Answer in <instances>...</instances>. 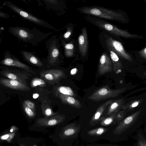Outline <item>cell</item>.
Listing matches in <instances>:
<instances>
[{
  "label": "cell",
  "mask_w": 146,
  "mask_h": 146,
  "mask_svg": "<svg viewBox=\"0 0 146 146\" xmlns=\"http://www.w3.org/2000/svg\"><path fill=\"white\" fill-rule=\"evenodd\" d=\"M8 31L19 40L33 46H37L53 33L52 31L44 33L35 28L31 29L19 26L9 27Z\"/></svg>",
  "instance_id": "6da1fadb"
},
{
  "label": "cell",
  "mask_w": 146,
  "mask_h": 146,
  "mask_svg": "<svg viewBox=\"0 0 146 146\" xmlns=\"http://www.w3.org/2000/svg\"><path fill=\"white\" fill-rule=\"evenodd\" d=\"M77 10L81 13L106 19L123 23L126 21L124 15L119 11L98 6H84Z\"/></svg>",
  "instance_id": "7a4b0ae2"
},
{
  "label": "cell",
  "mask_w": 146,
  "mask_h": 146,
  "mask_svg": "<svg viewBox=\"0 0 146 146\" xmlns=\"http://www.w3.org/2000/svg\"><path fill=\"white\" fill-rule=\"evenodd\" d=\"M86 18L88 21L99 28L115 36L126 38H141L142 37L141 36L131 34L128 31L119 29L100 19L91 17H88Z\"/></svg>",
  "instance_id": "3957f363"
},
{
  "label": "cell",
  "mask_w": 146,
  "mask_h": 146,
  "mask_svg": "<svg viewBox=\"0 0 146 146\" xmlns=\"http://www.w3.org/2000/svg\"><path fill=\"white\" fill-rule=\"evenodd\" d=\"M59 42V39H58L56 35H54L46 42V48L48 54L46 61L50 66H56L59 64L62 58Z\"/></svg>",
  "instance_id": "277c9868"
},
{
  "label": "cell",
  "mask_w": 146,
  "mask_h": 146,
  "mask_svg": "<svg viewBox=\"0 0 146 146\" xmlns=\"http://www.w3.org/2000/svg\"><path fill=\"white\" fill-rule=\"evenodd\" d=\"M5 4L11 10L23 19L38 25L55 30L54 27L46 21L29 13L11 2L6 1Z\"/></svg>",
  "instance_id": "5b68a950"
},
{
  "label": "cell",
  "mask_w": 146,
  "mask_h": 146,
  "mask_svg": "<svg viewBox=\"0 0 146 146\" xmlns=\"http://www.w3.org/2000/svg\"><path fill=\"white\" fill-rule=\"evenodd\" d=\"M126 89V88H123L112 90L108 86H105L96 91L88 97V98L92 100L98 101L114 98L123 93L125 91Z\"/></svg>",
  "instance_id": "8992f818"
},
{
  "label": "cell",
  "mask_w": 146,
  "mask_h": 146,
  "mask_svg": "<svg viewBox=\"0 0 146 146\" xmlns=\"http://www.w3.org/2000/svg\"><path fill=\"white\" fill-rule=\"evenodd\" d=\"M0 63L4 65L19 68L28 72L35 74L30 67L20 61L8 50L4 53L3 58L0 62Z\"/></svg>",
  "instance_id": "52a82bcc"
},
{
  "label": "cell",
  "mask_w": 146,
  "mask_h": 146,
  "mask_svg": "<svg viewBox=\"0 0 146 146\" xmlns=\"http://www.w3.org/2000/svg\"><path fill=\"white\" fill-rule=\"evenodd\" d=\"M41 78L50 84L57 83L66 76L64 71L58 69H51L44 70L40 73Z\"/></svg>",
  "instance_id": "ba28073f"
},
{
  "label": "cell",
  "mask_w": 146,
  "mask_h": 146,
  "mask_svg": "<svg viewBox=\"0 0 146 146\" xmlns=\"http://www.w3.org/2000/svg\"><path fill=\"white\" fill-rule=\"evenodd\" d=\"M106 45L110 47L118 56L129 61H133L131 56L126 52L120 42L108 36L106 37Z\"/></svg>",
  "instance_id": "9c48e42d"
},
{
  "label": "cell",
  "mask_w": 146,
  "mask_h": 146,
  "mask_svg": "<svg viewBox=\"0 0 146 146\" xmlns=\"http://www.w3.org/2000/svg\"><path fill=\"white\" fill-rule=\"evenodd\" d=\"M141 111L140 110L136 111L120 122L114 129L113 134L120 135L127 129L136 121Z\"/></svg>",
  "instance_id": "30bf717a"
},
{
  "label": "cell",
  "mask_w": 146,
  "mask_h": 146,
  "mask_svg": "<svg viewBox=\"0 0 146 146\" xmlns=\"http://www.w3.org/2000/svg\"><path fill=\"white\" fill-rule=\"evenodd\" d=\"M65 116L62 114H57L50 117L38 118L36 124L38 126H49L56 125L63 121Z\"/></svg>",
  "instance_id": "8fae6325"
},
{
  "label": "cell",
  "mask_w": 146,
  "mask_h": 146,
  "mask_svg": "<svg viewBox=\"0 0 146 146\" xmlns=\"http://www.w3.org/2000/svg\"><path fill=\"white\" fill-rule=\"evenodd\" d=\"M1 74L9 79L19 81L27 84V80L29 79L28 76L19 70L6 68L1 72Z\"/></svg>",
  "instance_id": "7c38bea8"
},
{
  "label": "cell",
  "mask_w": 146,
  "mask_h": 146,
  "mask_svg": "<svg viewBox=\"0 0 146 146\" xmlns=\"http://www.w3.org/2000/svg\"><path fill=\"white\" fill-rule=\"evenodd\" d=\"M113 64L111 59L106 53L101 56L98 68V72L100 75L104 74L111 71L113 70Z\"/></svg>",
  "instance_id": "4fadbf2b"
},
{
  "label": "cell",
  "mask_w": 146,
  "mask_h": 146,
  "mask_svg": "<svg viewBox=\"0 0 146 146\" xmlns=\"http://www.w3.org/2000/svg\"><path fill=\"white\" fill-rule=\"evenodd\" d=\"M0 83L3 86L17 90L28 91L31 90L27 85L16 80L2 78L0 79Z\"/></svg>",
  "instance_id": "5bb4252c"
},
{
  "label": "cell",
  "mask_w": 146,
  "mask_h": 146,
  "mask_svg": "<svg viewBox=\"0 0 146 146\" xmlns=\"http://www.w3.org/2000/svg\"><path fill=\"white\" fill-rule=\"evenodd\" d=\"M80 129V126L74 123L70 124L64 128L61 132V137L65 139L74 138L78 135Z\"/></svg>",
  "instance_id": "9a60e30c"
},
{
  "label": "cell",
  "mask_w": 146,
  "mask_h": 146,
  "mask_svg": "<svg viewBox=\"0 0 146 146\" xmlns=\"http://www.w3.org/2000/svg\"><path fill=\"white\" fill-rule=\"evenodd\" d=\"M20 53L23 59L30 64L38 67H41L43 66L42 62L35 54V52L22 50Z\"/></svg>",
  "instance_id": "2e32d148"
},
{
  "label": "cell",
  "mask_w": 146,
  "mask_h": 146,
  "mask_svg": "<svg viewBox=\"0 0 146 146\" xmlns=\"http://www.w3.org/2000/svg\"><path fill=\"white\" fill-rule=\"evenodd\" d=\"M112 100H109L103 103L98 108L90 120L89 124L90 125L94 126L98 123L103 117L102 116L106 107L110 105Z\"/></svg>",
  "instance_id": "e0dca14e"
},
{
  "label": "cell",
  "mask_w": 146,
  "mask_h": 146,
  "mask_svg": "<svg viewBox=\"0 0 146 146\" xmlns=\"http://www.w3.org/2000/svg\"><path fill=\"white\" fill-rule=\"evenodd\" d=\"M78 42L80 52L82 56H85L88 49V36L86 28L82 30V33L78 38Z\"/></svg>",
  "instance_id": "ac0fdd59"
},
{
  "label": "cell",
  "mask_w": 146,
  "mask_h": 146,
  "mask_svg": "<svg viewBox=\"0 0 146 146\" xmlns=\"http://www.w3.org/2000/svg\"><path fill=\"white\" fill-rule=\"evenodd\" d=\"M107 46L112 61L113 70L116 74L121 72L123 69L122 62L118 55L110 47Z\"/></svg>",
  "instance_id": "d6986e66"
},
{
  "label": "cell",
  "mask_w": 146,
  "mask_h": 146,
  "mask_svg": "<svg viewBox=\"0 0 146 146\" xmlns=\"http://www.w3.org/2000/svg\"><path fill=\"white\" fill-rule=\"evenodd\" d=\"M125 103V101L123 98L112 100L110 104L106 115L109 116L116 114L120 110L122 109Z\"/></svg>",
  "instance_id": "ffe728a7"
},
{
  "label": "cell",
  "mask_w": 146,
  "mask_h": 146,
  "mask_svg": "<svg viewBox=\"0 0 146 146\" xmlns=\"http://www.w3.org/2000/svg\"><path fill=\"white\" fill-rule=\"evenodd\" d=\"M58 95L61 102L65 104L78 109L82 107L80 102L72 96L60 94H58Z\"/></svg>",
  "instance_id": "44dd1931"
},
{
  "label": "cell",
  "mask_w": 146,
  "mask_h": 146,
  "mask_svg": "<svg viewBox=\"0 0 146 146\" xmlns=\"http://www.w3.org/2000/svg\"><path fill=\"white\" fill-rule=\"evenodd\" d=\"M22 107L24 111L29 117L32 118L35 117V106L33 102L29 100H25L23 103Z\"/></svg>",
  "instance_id": "7402d4cb"
},
{
  "label": "cell",
  "mask_w": 146,
  "mask_h": 146,
  "mask_svg": "<svg viewBox=\"0 0 146 146\" xmlns=\"http://www.w3.org/2000/svg\"><path fill=\"white\" fill-rule=\"evenodd\" d=\"M41 107L42 113L45 117H50L58 114L53 111L52 108L44 100L42 102Z\"/></svg>",
  "instance_id": "603a6c76"
},
{
  "label": "cell",
  "mask_w": 146,
  "mask_h": 146,
  "mask_svg": "<svg viewBox=\"0 0 146 146\" xmlns=\"http://www.w3.org/2000/svg\"><path fill=\"white\" fill-rule=\"evenodd\" d=\"M61 45L64 49V54L67 57H70L74 55V46L73 44L71 43L66 44L63 40H60Z\"/></svg>",
  "instance_id": "cb8c5ba5"
},
{
  "label": "cell",
  "mask_w": 146,
  "mask_h": 146,
  "mask_svg": "<svg viewBox=\"0 0 146 146\" xmlns=\"http://www.w3.org/2000/svg\"><path fill=\"white\" fill-rule=\"evenodd\" d=\"M142 101L143 100H132L124 104L122 107V109L127 111H132L139 106Z\"/></svg>",
  "instance_id": "d4e9b609"
},
{
  "label": "cell",
  "mask_w": 146,
  "mask_h": 146,
  "mask_svg": "<svg viewBox=\"0 0 146 146\" xmlns=\"http://www.w3.org/2000/svg\"><path fill=\"white\" fill-rule=\"evenodd\" d=\"M58 94L71 96L76 97V96L72 89L68 86H60L57 88Z\"/></svg>",
  "instance_id": "484cf974"
},
{
  "label": "cell",
  "mask_w": 146,
  "mask_h": 146,
  "mask_svg": "<svg viewBox=\"0 0 146 146\" xmlns=\"http://www.w3.org/2000/svg\"><path fill=\"white\" fill-rule=\"evenodd\" d=\"M46 84V83L44 80L37 78H33L31 83V86L32 88L37 87H44L45 86Z\"/></svg>",
  "instance_id": "4316f807"
},
{
  "label": "cell",
  "mask_w": 146,
  "mask_h": 146,
  "mask_svg": "<svg viewBox=\"0 0 146 146\" xmlns=\"http://www.w3.org/2000/svg\"><path fill=\"white\" fill-rule=\"evenodd\" d=\"M108 130V129L104 127H98L89 131L87 133L90 136H99L105 133Z\"/></svg>",
  "instance_id": "83f0119b"
},
{
  "label": "cell",
  "mask_w": 146,
  "mask_h": 146,
  "mask_svg": "<svg viewBox=\"0 0 146 146\" xmlns=\"http://www.w3.org/2000/svg\"><path fill=\"white\" fill-rule=\"evenodd\" d=\"M116 114H115L103 118L101 121L100 125L104 126H108L114 121Z\"/></svg>",
  "instance_id": "f1b7e54d"
},
{
  "label": "cell",
  "mask_w": 146,
  "mask_h": 146,
  "mask_svg": "<svg viewBox=\"0 0 146 146\" xmlns=\"http://www.w3.org/2000/svg\"><path fill=\"white\" fill-rule=\"evenodd\" d=\"M127 111L123 110L116 113L114 122L115 123L122 120L125 117Z\"/></svg>",
  "instance_id": "f546056e"
},
{
  "label": "cell",
  "mask_w": 146,
  "mask_h": 146,
  "mask_svg": "<svg viewBox=\"0 0 146 146\" xmlns=\"http://www.w3.org/2000/svg\"><path fill=\"white\" fill-rule=\"evenodd\" d=\"M15 135V132L9 133L2 135L1 136L0 138L2 140H5L8 142H10Z\"/></svg>",
  "instance_id": "4dcf8cb0"
},
{
  "label": "cell",
  "mask_w": 146,
  "mask_h": 146,
  "mask_svg": "<svg viewBox=\"0 0 146 146\" xmlns=\"http://www.w3.org/2000/svg\"><path fill=\"white\" fill-rule=\"evenodd\" d=\"M138 146H146V141L144 138L140 135L138 140Z\"/></svg>",
  "instance_id": "1f68e13d"
},
{
  "label": "cell",
  "mask_w": 146,
  "mask_h": 146,
  "mask_svg": "<svg viewBox=\"0 0 146 146\" xmlns=\"http://www.w3.org/2000/svg\"><path fill=\"white\" fill-rule=\"evenodd\" d=\"M138 53L141 57L146 59V46L143 48L139 51Z\"/></svg>",
  "instance_id": "d6a6232c"
},
{
  "label": "cell",
  "mask_w": 146,
  "mask_h": 146,
  "mask_svg": "<svg viewBox=\"0 0 146 146\" xmlns=\"http://www.w3.org/2000/svg\"><path fill=\"white\" fill-rule=\"evenodd\" d=\"M0 17L2 18H8L10 17V16L7 14L0 11Z\"/></svg>",
  "instance_id": "836d02e7"
},
{
  "label": "cell",
  "mask_w": 146,
  "mask_h": 146,
  "mask_svg": "<svg viewBox=\"0 0 146 146\" xmlns=\"http://www.w3.org/2000/svg\"><path fill=\"white\" fill-rule=\"evenodd\" d=\"M18 129H19L17 127L13 125L11 127L10 131L11 133L15 132L14 131H17Z\"/></svg>",
  "instance_id": "e575fe53"
},
{
  "label": "cell",
  "mask_w": 146,
  "mask_h": 146,
  "mask_svg": "<svg viewBox=\"0 0 146 146\" xmlns=\"http://www.w3.org/2000/svg\"><path fill=\"white\" fill-rule=\"evenodd\" d=\"M39 96V94H34L33 95V98L34 99H36Z\"/></svg>",
  "instance_id": "d590c367"
},
{
  "label": "cell",
  "mask_w": 146,
  "mask_h": 146,
  "mask_svg": "<svg viewBox=\"0 0 146 146\" xmlns=\"http://www.w3.org/2000/svg\"><path fill=\"white\" fill-rule=\"evenodd\" d=\"M20 146H26V145H25L23 144H20Z\"/></svg>",
  "instance_id": "8d00e7d4"
},
{
  "label": "cell",
  "mask_w": 146,
  "mask_h": 146,
  "mask_svg": "<svg viewBox=\"0 0 146 146\" xmlns=\"http://www.w3.org/2000/svg\"><path fill=\"white\" fill-rule=\"evenodd\" d=\"M144 75L146 76V71L144 72Z\"/></svg>",
  "instance_id": "74e56055"
},
{
  "label": "cell",
  "mask_w": 146,
  "mask_h": 146,
  "mask_svg": "<svg viewBox=\"0 0 146 146\" xmlns=\"http://www.w3.org/2000/svg\"><path fill=\"white\" fill-rule=\"evenodd\" d=\"M33 146H37L36 145H34Z\"/></svg>",
  "instance_id": "f35d334b"
},
{
  "label": "cell",
  "mask_w": 146,
  "mask_h": 146,
  "mask_svg": "<svg viewBox=\"0 0 146 146\" xmlns=\"http://www.w3.org/2000/svg\"><path fill=\"white\" fill-rule=\"evenodd\" d=\"M145 1L146 2V0H145Z\"/></svg>",
  "instance_id": "ab89813d"
}]
</instances>
